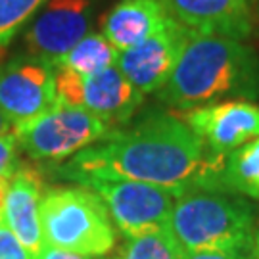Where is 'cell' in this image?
I'll return each instance as SVG.
<instances>
[{"label":"cell","instance_id":"5b68a950","mask_svg":"<svg viewBox=\"0 0 259 259\" xmlns=\"http://www.w3.org/2000/svg\"><path fill=\"white\" fill-rule=\"evenodd\" d=\"M113 127L79 106H60L14 127V137L35 161H62L108 137Z\"/></svg>","mask_w":259,"mask_h":259},{"label":"cell","instance_id":"9a60e30c","mask_svg":"<svg viewBox=\"0 0 259 259\" xmlns=\"http://www.w3.org/2000/svg\"><path fill=\"white\" fill-rule=\"evenodd\" d=\"M117 56H119V50L111 47L102 33H89L67 54L58 58L50 65L56 69H67L79 75H89L115 65Z\"/></svg>","mask_w":259,"mask_h":259},{"label":"cell","instance_id":"7c38bea8","mask_svg":"<svg viewBox=\"0 0 259 259\" xmlns=\"http://www.w3.org/2000/svg\"><path fill=\"white\" fill-rule=\"evenodd\" d=\"M169 16L196 35L244 40L253 29L251 0H161Z\"/></svg>","mask_w":259,"mask_h":259},{"label":"cell","instance_id":"9c48e42d","mask_svg":"<svg viewBox=\"0 0 259 259\" xmlns=\"http://www.w3.org/2000/svg\"><path fill=\"white\" fill-rule=\"evenodd\" d=\"M188 38L190 31L171 18L144 42L119 52L115 65L142 94L157 93L175 71Z\"/></svg>","mask_w":259,"mask_h":259},{"label":"cell","instance_id":"603a6c76","mask_svg":"<svg viewBox=\"0 0 259 259\" xmlns=\"http://www.w3.org/2000/svg\"><path fill=\"white\" fill-rule=\"evenodd\" d=\"M10 133H14V127H12V123L6 119V115L0 111V137L10 135Z\"/></svg>","mask_w":259,"mask_h":259},{"label":"cell","instance_id":"7402d4cb","mask_svg":"<svg viewBox=\"0 0 259 259\" xmlns=\"http://www.w3.org/2000/svg\"><path fill=\"white\" fill-rule=\"evenodd\" d=\"M35 259H91L87 255H81V253H75V251H67L62 250V248H56V246H48L45 244V248L40 250Z\"/></svg>","mask_w":259,"mask_h":259},{"label":"cell","instance_id":"e0dca14e","mask_svg":"<svg viewBox=\"0 0 259 259\" xmlns=\"http://www.w3.org/2000/svg\"><path fill=\"white\" fill-rule=\"evenodd\" d=\"M185 248L169 227L127 238L117 259H185Z\"/></svg>","mask_w":259,"mask_h":259},{"label":"cell","instance_id":"d6986e66","mask_svg":"<svg viewBox=\"0 0 259 259\" xmlns=\"http://www.w3.org/2000/svg\"><path fill=\"white\" fill-rule=\"evenodd\" d=\"M0 259H35L4 223H0Z\"/></svg>","mask_w":259,"mask_h":259},{"label":"cell","instance_id":"8992f818","mask_svg":"<svg viewBox=\"0 0 259 259\" xmlns=\"http://www.w3.org/2000/svg\"><path fill=\"white\" fill-rule=\"evenodd\" d=\"M79 185L102 198L111 219L127 238L169 227L179 198V192L171 188L127 179H87Z\"/></svg>","mask_w":259,"mask_h":259},{"label":"cell","instance_id":"277c9868","mask_svg":"<svg viewBox=\"0 0 259 259\" xmlns=\"http://www.w3.org/2000/svg\"><path fill=\"white\" fill-rule=\"evenodd\" d=\"M45 244L87 257L106 255L115 246V229L104 200L87 186L54 188L40 200Z\"/></svg>","mask_w":259,"mask_h":259},{"label":"cell","instance_id":"2e32d148","mask_svg":"<svg viewBox=\"0 0 259 259\" xmlns=\"http://www.w3.org/2000/svg\"><path fill=\"white\" fill-rule=\"evenodd\" d=\"M221 179L225 190L259 200V137L225 157Z\"/></svg>","mask_w":259,"mask_h":259},{"label":"cell","instance_id":"ffe728a7","mask_svg":"<svg viewBox=\"0 0 259 259\" xmlns=\"http://www.w3.org/2000/svg\"><path fill=\"white\" fill-rule=\"evenodd\" d=\"M18 140L14 133L0 137V177H12L18 169Z\"/></svg>","mask_w":259,"mask_h":259},{"label":"cell","instance_id":"8fae6325","mask_svg":"<svg viewBox=\"0 0 259 259\" xmlns=\"http://www.w3.org/2000/svg\"><path fill=\"white\" fill-rule=\"evenodd\" d=\"M91 0H48L27 31L29 54L56 62L89 35Z\"/></svg>","mask_w":259,"mask_h":259},{"label":"cell","instance_id":"5bb4252c","mask_svg":"<svg viewBox=\"0 0 259 259\" xmlns=\"http://www.w3.org/2000/svg\"><path fill=\"white\" fill-rule=\"evenodd\" d=\"M161 0H121L104 19L102 35L115 50H129L144 42L169 23Z\"/></svg>","mask_w":259,"mask_h":259},{"label":"cell","instance_id":"cb8c5ba5","mask_svg":"<svg viewBox=\"0 0 259 259\" xmlns=\"http://www.w3.org/2000/svg\"><path fill=\"white\" fill-rule=\"evenodd\" d=\"M253 251H255V259H259V231H255V238H253Z\"/></svg>","mask_w":259,"mask_h":259},{"label":"cell","instance_id":"d4e9b609","mask_svg":"<svg viewBox=\"0 0 259 259\" xmlns=\"http://www.w3.org/2000/svg\"><path fill=\"white\" fill-rule=\"evenodd\" d=\"M255 18L259 19V0L255 2Z\"/></svg>","mask_w":259,"mask_h":259},{"label":"cell","instance_id":"7a4b0ae2","mask_svg":"<svg viewBox=\"0 0 259 259\" xmlns=\"http://www.w3.org/2000/svg\"><path fill=\"white\" fill-rule=\"evenodd\" d=\"M157 100L177 110L259 98V54L244 40L190 33L188 45Z\"/></svg>","mask_w":259,"mask_h":259},{"label":"cell","instance_id":"52a82bcc","mask_svg":"<svg viewBox=\"0 0 259 259\" xmlns=\"http://www.w3.org/2000/svg\"><path fill=\"white\" fill-rule=\"evenodd\" d=\"M54 73L60 106H79L110 123L113 129L129 119L144 100V94L121 73L117 65L89 75L54 67Z\"/></svg>","mask_w":259,"mask_h":259},{"label":"cell","instance_id":"3957f363","mask_svg":"<svg viewBox=\"0 0 259 259\" xmlns=\"http://www.w3.org/2000/svg\"><path fill=\"white\" fill-rule=\"evenodd\" d=\"M253 227L255 207L227 190H186L169 217V229L185 251L253 250Z\"/></svg>","mask_w":259,"mask_h":259},{"label":"cell","instance_id":"44dd1931","mask_svg":"<svg viewBox=\"0 0 259 259\" xmlns=\"http://www.w3.org/2000/svg\"><path fill=\"white\" fill-rule=\"evenodd\" d=\"M185 259H255L253 250H200L186 251Z\"/></svg>","mask_w":259,"mask_h":259},{"label":"cell","instance_id":"ac0fdd59","mask_svg":"<svg viewBox=\"0 0 259 259\" xmlns=\"http://www.w3.org/2000/svg\"><path fill=\"white\" fill-rule=\"evenodd\" d=\"M47 2L48 0H0V48L6 47Z\"/></svg>","mask_w":259,"mask_h":259},{"label":"cell","instance_id":"30bf717a","mask_svg":"<svg viewBox=\"0 0 259 259\" xmlns=\"http://www.w3.org/2000/svg\"><path fill=\"white\" fill-rule=\"evenodd\" d=\"M181 119L202 139L213 156L221 159L259 137V106L246 100H227L185 110Z\"/></svg>","mask_w":259,"mask_h":259},{"label":"cell","instance_id":"6da1fadb","mask_svg":"<svg viewBox=\"0 0 259 259\" xmlns=\"http://www.w3.org/2000/svg\"><path fill=\"white\" fill-rule=\"evenodd\" d=\"M223 165L225 159L213 156L183 119L171 113H150L131 129H113L77 152L58 169V175L75 183L127 179L183 194L192 188L225 190Z\"/></svg>","mask_w":259,"mask_h":259},{"label":"cell","instance_id":"4fadbf2b","mask_svg":"<svg viewBox=\"0 0 259 259\" xmlns=\"http://www.w3.org/2000/svg\"><path fill=\"white\" fill-rule=\"evenodd\" d=\"M40 200L42 185L38 175L29 167H18L16 173L10 177L2 221L35 257L45 248V236L40 229Z\"/></svg>","mask_w":259,"mask_h":259},{"label":"cell","instance_id":"ba28073f","mask_svg":"<svg viewBox=\"0 0 259 259\" xmlns=\"http://www.w3.org/2000/svg\"><path fill=\"white\" fill-rule=\"evenodd\" d=\"M56 104V73L50 62L29 54L0 64V111L12 127L37 117Z\"/></svg>","mask_w":259,"mask_h":259}]
</instances>
